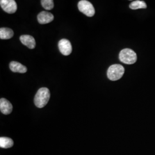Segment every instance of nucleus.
I'll use <instances>...</instances> for the list:
<instances>
[{
	"label": "nucleus",
	"instance_id": "obj_2",
	"mask_svg": "<svg viewBox=\"0 0 155 155\" xmlns=\"http://www.w3.org/2000/svg\"><path fill=\"white\" fill-rule=\"evenodd\" d=\"M124 72L125 68L122 65L115 64L109 67L107 72V75L111 81H116L122 77Z\"/></svg>",
	"mask_w": 155,
	"mask_h": 155
},
{
	"label": "nucleus",
	"instance_id": "obj_7",
	"mask_svg": "<svg viewBox=\"0 0 155 155\" xmlns=\"http://www.w3.org/2000/svg\"><path fill=\"white\" fill-rule=\"evenodd\" d=\"M54 19V15L48 12H41L38 16V22L40 24H46L50 23L52 22Z\"/></svg>",
	"mask_w": 155,
	"mask_h": 155
},
{
	"label": "nucleus",
	"instance_id": "obj_3",
	"mask_svg": "<svg viewBox=\"0 0 155 155\" xmlns=\"http://www.w3.org/2000/svg\"><path fill=\"white\" fill-rule=\"evenodd\" d=\"M119 59L122 63L132 64L137 61V55L135 52L129 48L122 50L119 54Z\"/></svg>",
	"mask_w": 155,
	"mask_h": 155
},
{
	"label": "nucleus",
	"instance_id": "obj_6",
	"mask_svg": "<svg viewBox=\"0 0 155 155\" xmlns=\"http://www.w3.org/2000/svg\"><path fill=\"white\" fill-rule=\"evenodd\" d=\"M58 47L60 52L63 55H69L72 52V45L67 39L61 40L58 43Z\"/></svg>",
	"mask_w": 155,
	"mask_h": 155
},
{
	"label": "nucleus",
	"instance_id": "obj_5",
	"mask_svg": "<svg viewBox=\"0 0 155 155\" xmlns=\"http://www.w3.org/2000/svg\"><path fill=\"white\" fill-rule=\"evenodd\" d=\"M0 5L4 11L9 14L15 13L17 9L16 2L14 0H1Z\"/></svg>",
	"mask_w": 155,
	"mask_h": 155
},
{
	"label": "nucleus",
	"instance_id": "obj_10",
	"mask_svg": "<svg viewBox=\"0 0 155 155\" xmlns=\"http://www.w3.org/2000/svg\"><path fill=\"white\" fill-rule=\"evenodd\" d=\"M9 67L12 71L13 72L25 73L27 71V67L17 61H11Z\"/></svg>",
	"mask_w": 155,
	"mask_h": 155
},
{
	"label": "nucleus",
	"instance_id": "obj_1",
	"mask_svg": "<svg viewBox=\"0 0 155 155\" xmlns=\"http://www.w3.org/2000/svg\"><path fill=\"white\" fill-rule=\"evenodd\" d=\"M50 98L49 89L42 87L39 89L36 93L34 98V103L36 107L43 108L47 104Z\"/></svg>",
	"mask_w": 155,
	"mask_h": 155
},
{
	"label": "nucleus",
	"instance_id": "obj_11",
	"mask_svg": "<svg viewBox=\"0 0 155 155\" xmlns=\"http://www.w3.org/2000/svg\"><path fill=\"white\" fill-rule=\"evenodd\" d=\"M14 35L13 30L8 28H1L0 29V39L3 40L11 39Z\"/></svg>",
	"mask_w": 155,
	"mask_h": 155
},
{
	"label": "nucleus",
	"instance_id": "obj_13",
	"mask_svg": "<svg viewBox=\"0 0 155 155\" xmlns=\"http://www.w3.org/2000/svg\"><path fill=\"white\" fill-rule=\"evenodd\" d=\"M129 7L130 9L133 10L138 9H145L147 8V4L144 1L137 0V1H133L130 4Z\"/></svg>",
	"mask_w": 155,
	"mask_h": 155
},
{
	"label": "nucleus",
	"instance_id": "obj_8",
	"mask_svg": "<svg viewBox=\"0 0 155 155\" xmlns=\"http://www.w3.org/2000/svg\"><path fill=\"white\" fill-rule=\"evenodd\" d=\"M13 110V106L11 103L5 98L0 100V110L4 114L8 115L11 114Z\"/></svg>",
	"mask_w": 155,
	"mask_h": 155
},
{
	"label": "nucleus",
	"instance_id": "obj_12",
	"mask_svg": "<svg viewBox=\"0 0 155 155\" xmlns=\"http://www.w3.org/2000/svg\"><path fill=\"white\" fill-rule=\"evenodd\" d=\"M13 141L11 139L6 137L0 138V147L2 148H9L13 145Z\"/></svg>",
	"mask_w": 155,
	"mask_h": 155
},
{
	"label": "nucleus",
	"instance_id": "obj_14",
	"mask_svg": "<svg viewBox=\"0 0 155 155\" xmlns=\"http://www.w3.org/2000/svg\"><path fill=\"white\" fill-rule=\"evenodd\" d=\"M41 4L45 10L50 11L54 8V4L52 0H41Z\"/></svg>",
	"mask_w": 155,
	"mask_h": 155
},
{
	"label": "nucleus",
	"instance_id": "obj_9",
	"mask_svg": "<svg viewBox=\"0 0 155 155\" xmlns=\"http://www.w3.org/2000/svg\"><path fill=\"white\" fill-rule=\"evenodd\" d=\"M20 40L22 45L27 46L29 49H33L36 47V41L33 36L25 35L20 36Z\"/></svg>",
	"mask_w": 155,
	"mask_h": 155
},
{
	"label": "nucleus",
	"instance_id": "obj_4",
	"mask_svg": "<svg viewBox=\"0 0 155 155\" xmlns=\"http://www.w3.org/2000/svg\"><path fill=\"white\" fill-rule=\"evenodd\" d=\"M78 8L79 11L87 17H93L95 15V9L93 4L86 0H82L78 2Z\"/></svg>",
	"mask_w": 155,
	"mask_h": 155
}]
</instances>
